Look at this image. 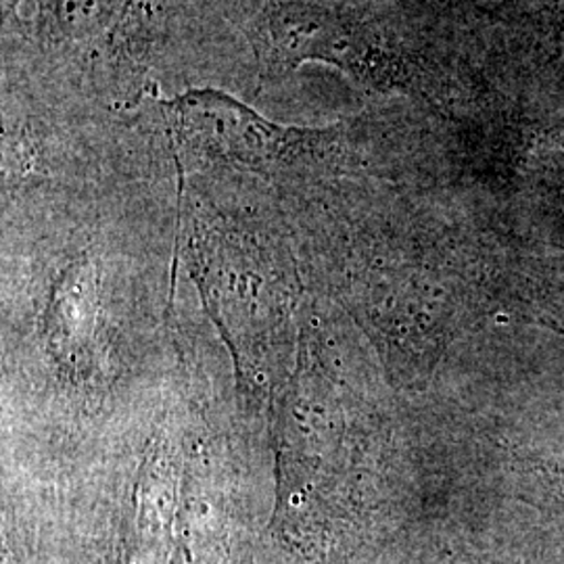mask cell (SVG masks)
<instances>
[{"mask_svg": "<svg viewBox=\"0 0 564 564\" xmlns=\"http://www.w3.org/2000/svg\"><path fill=\"white\" fill-rule=\"evenodd\" d=\"M268 51L282 67L326 61L358 78H379L381 53L366 42L358 28L316 4H276L268 15Z\"/></svg>", "mask_w": 564, "mask_h": 564, "instance_id": "6da1fadb", "label": "cell"}, {"mask_svg": "<svg viewBox=\"0 0 564 564\" xmlns=\"http://www.w3.org/2000/svg\"><path fill=\"white\" fill-rule=\"evenodd\" d=\"M174 120L191 139L218 144L235 155L281 153L302 141L297 130H284L260 118L247 105L216 90H191L170 105Z\"/></svg>", "mask_w": 564, "mask_h": 564, "instance_id": "7a4b0ae2", "label": "cell"}]
</instances>
